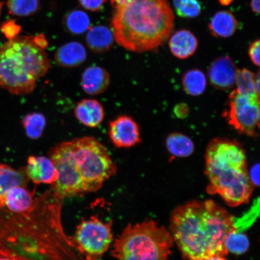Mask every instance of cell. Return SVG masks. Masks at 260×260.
Here are the masks:
<instances>
[{
  "mask_svg": "<svg viewBox=\"0 0 260 260\" xmlns=\"http://www.w3.org/2000/svg\"><path fill=\"white\" fill-rule=\"evenodd\" d=\"M64 198L51 188L24 213L0 209V256L11 260H86L61 222Z\"/></svg>",
  "mask_w": 260,
  "mask_h": 260,
  "instance_id": "6da1fadb",
  "label": "cell"
},
{
  "mask_svg": "<svg viewBox=\"0 0 260 260\" xmlns=\"http://www.w3.org/2000/svg\"><path fill=\"white\" fill-rule=\"evenodd\" d=\"M234 219L213 201H193L172 212L170 233L185 259L225 256L226 237L236 230Z\"/></svg>",
  "mask_w": 260,
  "mask_h": 260,
  "instance_id": "7a4b0ae2",
  "label": "cell"
},
{
  "mask_svg": "<svg viewBox=\"0 0 260 260\" xmlns=\"http://www.w3.org/2000/svg\"><path fill=\"white\" fill-rule=\"evenodd\" d=\"M115 9L112 22L114 38L126 50L153 51L173 31L174 15L167 0H128Z\"/></svg>",
  "mask_w": 260,
  "mask_h": 260,
  "instance_id": "3957f363",
  "label": "cell"
},
{
  "mask_svg": "<svg viewBox=\"0 0 260 260\" xmlns=\"http://www.w3.org/2000/svg\"><path fill=\"white\" fill-rule=\"evenodd\" d=\"M205 158L208 193L219 194L231 207L248 203L254 187L243 146L235 140L217 138L208 144Z\"/></svg>",
  "mask_w": 260,
  "mask_h": 260,
  "instance_id": "277c9868",
  "label": "cell"
},
{
  "mask_svg": "<svg viewBox=\"0 0 260 260\" xmlns=\"http://www.w3.org/2000/svg\"><path fill=\"white\" fill-rule=\"evenodd\" d=\"M43 35L16 37L0 47V87L15 95L34 92L37 81L50 70Z\"/></svg>",
  "mask_w": 260,
  "mask_h": 260,
  "instance_id": "5b68a950",
  "label": "cell"
},
{
  "mask_svg": "<svg viewBox=\"0 0 260 260\" xmlns=\"http://www.w3.org/2000/svg\"><path fill=\"white\" fill-rule=\"evenodd\" d=\"M174 240L165 226L152 220L129 224L114 242L115 260H170Z\"/></svg>",
  "mask_w": 260,
  "mask_h": 260,
  "instance_id": "8992f818",
  "label": "cell"
},
{
  "mask_svg": "<svg viewBox=\"0 0 260 260\" xmlns=\"http://www.w3.org/2000/svg\"><path fill=\"white\" fill-rule=\"evenodd\" d=\"M69 143L75 167L87 193L100 190L105 182L116 174V166L108 151L95 138L84 136Z\"/></svg>",
  "mask_w": 260,
  "mask_h": 260,
  "instance_id": "52a82bcc",
  "label": "cell"
},
{
  "mask_svg": "<svg viewBox=\"0 0 260 260\" xmlns=\"http://www.w3.org/2000/svg\"><path fill=\"white\" fill-rule=\"evenodd\" d=\"M78 251L86 260H99L113 241L112 223H105L92 216L83 220L71 237Z\"/></svg>",
  "mask_w": 260,
  "mask_h": 260,
  "instance_id": "ba28073f",
  "label": "cell"
},
{
  "mask_svg": "<svg viewBox=\"0 0 260 260\" xmlns=\"http://www.w3.org/2000/svg\"><path fill=\"white\" fill-rule=\"evenodd\" d=\"M259 116V95L242 93L236 89L230 93L229 109L223 116L240 134L257 137Z\"/></svg>",
  "mask_w": 260,
  "mask_h": 260,
  "instance_id": "9c48e42d",
  "label": "cell"
},
{
  "mask_svg": "<svg viewBox=\"0 0 260 260\" xmlns=\"http://www.w3.org/2000/svg\"><path fill=\"white\" fill-rule=\"evenodd\" d=\"M58 172L51 188L61 197L71 198L87 193L82 179L75 167L69 141L54 146L48 153Z\"/></svg>",
  "mask_w": 260,
  "mask_h": 260,
  "instance_id": "30bf717a",
  "label": "cell"
},
{
  "mask_svg": "<svg viewBox=\"0 0 260 260\" xmlns=\"http://www.w3.org/2000/svg\"><path fill=\"white\" fill-rule=\"evenodd\" d=\"M109 136L118 148L133 147L141 142L139 125L131 116L121 115L109 122Z\"/></svg>",
  "mask_w": 260,
  "mask_h": 260,
  "instance_id": "8fae6325",
  "label": "cell"
},
{
  "mask_svg": "<svg viewBox=\"0 0 260 260\" xmlns=\"http://www.w3.org/2000/svg\"><path fill=\"white\" fill-rule=\"evenodd\" d=\"M24 170L29 180L36 184H53L58 178L53 161L45 156H30Z\"/></svg>",
  "mask_w": 260,
  "mask_h": 260,
  "instance_id": "7c38bea8",
  "label": "cell"
},
{
  "mask_svg": "<svg viewBox=\"0 0 260 260\" xmlns=\"http://www.w3.org/2000/svg\"><path fill=\"white\" fill-rule=\"evenodd\" d=\"M237 70L229 56L216 58L211 64L208 74L210 83L217 89L229 90L235 85Z\"/></svg>",
  "mask_w": 260,
  "mask_h": 260,
  "instance_id": "4fadbf2b",
  "label": "cell"
},
{
  "mask_svg": "<svg viewBox=\"0 0 260 260\" xmlns=\"http://www.w3.org/2000/svg\"><path fill=\"white\" fill-rule=\"evenodd\" d=\"M110 84L108 71L96 65L87 68L81 77V87L89 95H98L105 92Z\"/></svg>",
  "mask_w": 260,
  "mask_h": 260,
  "instance_id": "5bb4252c",
  "label": "cell"
},
{
  "mask_svg": "<svg viewBox=\"0 0 260 260\" xmlns=\"http://www.w3.org/2000/svg\"><path fill=\"white\" fill-rule=\"evenodd\" d=\"M74 113L78 121L90 128L99 126L105 118V110L102 104L94 99L81 100L77 104Z\"/></svg>",
  "mask_w": 260,
  "mask_h": 260,
  "instance_id": "9a60e30c",
  "label": "cell"
},
{
  "mask_svg": "<svg viewBox=\"0 0 260 260\" xmlns=\"http://www.w3.org/2000/svg\"><path fill=\"white\" fill-rule=\"evenodd\" d=\"M36 188L30 191L25 187L16 186L8 191L5 196V208L10 212L21 214L28 212L34 207Z\"/></svg>",
  "mask_w": 260,
  "mask_h": 260,
  "instance_id": "2e32d148",
  "label": "cell"
},
{
  "mask_svg": "<svg viewBox=\"0 0 260 260\" xmlns=\"http://www.w3.org/2000/svg\"><path fill=\"white\" fill-rule=\"evenodd\" d=\"M86 57V51L83 45L79 42H71L57 49L54 59L60 67L73 68L83 63Z\"/></svg>",
  "mask_w": 260,
  "mask_h": 260,
  "instance_id": "e0dca14e",
  "label": "cell"
},
{
  "mask_svg": "<svg viewBox=\"0 0 260 260\" xmlns=\"http://www.w3.org/2000/svg\"><path fill=\"white\" fill-rule=\"evenodd\" d=\"M198 45L197 38L192 32L186 30L175 32L169 42L172 54L180 59H186L192 56Z\"/></svg>",
  "mask_w": 260,
  "mask_h": 260,
  "instance_id": "ac0fdd59",
  "label": "cell"
},
{
  "mask_svg": "<svg viewBox=\"0 0 260 260\" xmlns=\"http://www.w3.org/2000/svg\"><path fill=\"white\" fill-rule=\"evenodd\" d=\"M30 180L24 169L16 170L7 165L0 164V203L5 208V196L12 188L16 186L27 187Z\"/></svg>",
  "mask_w": 260,
  "mask_h": 260,
  "instance_id": "d6986e66",
  "label": "cell"
},
{
  "mask_svg": "<svg viewBox=\"0 0 260 260\" xmlns=\"http://www.w3.org/2000/svg\"><path fill=\"white\" fill-rule=\"evenodd\" d=\"M113 31L105 26H95L90 28L86 35L87 46L93 53H105L113 45Z\"/></svg>",
  "mask_w": 260,
  "mask_h": 260,
  "instance_id": "ffe728a7",
  "label": "cell"
},
{
  "mask_svg": "<svg viewBox=\"0 0 260 260\" xmlns=\"http://www.w3.org/2000/svg\"><path fill=\"white\" fill-rule=\"evenodd\" d=\"M238 22L232 12L222 11L213 16L209 24V29L214 37L228 38L236 32Z\"/></svg>",
  "mask_w": 260,
  "mask_h": 260,
  "instance_id": "44dd1931",
  "label": "cell"
},
{
  "mask_svg": "<svg viewBox=\"0 0 260 260\" xmlns=\"http://www.w3.org/2000/svg\"><path fill=\"white\" fill-rule=\"evenodd\" d=\"M166 146L172 157L185 158L189 157L194 150V143L186 135L173 133L166 139Z\"/></svg>",
  "mask_w": 260,
  "mask_h": 260,
  "instance_id": "7402d4cb",
  "label": "cell"
},
{
  "mask_svg": "<svg viewBox=\"0 0 260 260\" xmlns=\"http://www.w3.org/2000/svg\"><path fill=\"white\" fill-rule=\"evenodd\" d=\"M182 84L184 92L188 95L200 96L206 89V77L200 70H191L183 75Z\"/></svg>",
  "mask_w": 260,
  "mask_h": 260,
  "instance_id": "603a6c76",
  "label": "cell"
},
{
  "mask_svg": "<svg viewBox=\"0 0 260 260\" xmlns=\"http://www.w3.org/2000/svg\"><path fill=\"white\" fill-rule=\"evenodd\" d=\"M237 88L238 92L252 95L256 94L259 96V75L253 74L248 70H237L236 79Z\"/></svg>",
  "mask_w": 260,
  "mask_h": 260,
  "instance_id": "cb8c5ba5",
  "label": "cell"
},
{
  "mask_svg": "<svg viewBox=\"0 0 260 260\" xmlns=\"http://www.w3.org/2000/svg\"><path fill=\"white\" fill-rule=\"evenodd\" d=\"M22 123L27 137L32 140H38L43 135L47 121L43 114L32 112L26 115Z\"/></svg>",
  "mask_w": 260,
  "mask_h": 260,
  "instance_id": "d4e9b609",
  "label": "cell"
},
{
  "mask_svg": "<svg viewBox=\"0 0 260 260\" xmlns=\"http://www.w3.org/2000/svg\"><path fill=\"white\" fill-rule=\"evenodd\" d=\"M249 247V239L245 234L236 230L229 234L226 237L225 248L229 253L242 255L248 251Z\"/></svg>",
  "mask_w": 260,
  "mask_h": 260,
  "instance_id": "484cf974",
  "label": "cell"
},
{
  "mask_svg": "<svg viewBox=\"0 0 260 260\" xmlns=\"http://www.w3.org/2000/svg\"><path fill=\"white\" fill-rule=\"evenodd\" d=\"M66 24L68 30L73 34H82L89 27V18L85 12L74 11L67 16Z\"/></svg>",
  "mask_w": 260,
  "mask_h": 260,
  "instance_id": "4316f807",
  "label": "cell"
},
{
  "mask_svg": "<svg viewBox=\"0 0 260 260\" xmlns=\"http://www.w3.org/2000/svg\"><path fill=\"white\" fill-rule=\"evenodd\" d=\"M40 6L39 0H8V7L12 14L25 16L34 14Z\"/></svg>",
  "mask_w": 260,
  "mask_h": 260,
  "instance_id": "83f0119b",
  "label": "cell"
},
{
  "mask_svg": "<svg viewBox=\"0 0 260 260\" xmlns=\"http://www.w3.org/2000/svg\"><path fill=\"white\" fill-rule=\"evenodd\" d=\"M256 214H259V198L257 202L253 204L251 209L242 218L234 219V225L236 231L241 232V231L248 229L258 216V214L256 215Z\"/></svg>",
  "mask_w": 260,
  "mask_h": 260,
  "instance_id": "f1b7e54d",
  "label": "cell"
},
{
  "mask_svg": "<svg viewBox=\"0 0 260 260\" xmlns=\"http://www.w3.org/2000/svg\"><path fill=\"white\" fill-rule=\"evenodd\" d=\"M176 9L178 15L183 18H192L200 14L201 6L198 0H187Z\"/></svg>",
  "mask_w": 260,
  "mask_h": 260,
  "instance_id": "f546056e",
  "label": "cell"
},
{
  "mask_svg": "<svg viewBox=\"0 0 260 260\" xmlns=\"http://www.w3.org/2000/svg\"><path fill=\"white\" fill-rule=\"evenodd\" d=\"M259 51L260 41L258 40L253 42L250 45L248 51L250 59H251L252 63L258 67H259L260 63Z\"/></svg>",
  "mask_w": 260,
  "mask_h": 260,
  "instance_id": "4dcf8cb0",
  "label": "cell"
},
{
  "mask_svg": "<svg viewBox=\"0 0 260 260\" xmlns=\"http://www.w3.org/2000/svg\"><path fill=\"white\" fill-rule=\"evenodd\" d=\"M2 30L6 37L11 40L16 37V35L20 30V27L16 25L14 21H8L2 26Z\"/></svg>",
  "mask_w": 260,
  "mask_h": 260,
  "instance_id": "1f68e13d",
  "label": "cell"
},
{
  "mask_svg": "<svg viewBox=\"0 0 260 260\" xmlns=\"http://www.w3.org/2000/svg\"><path fill=\"white\" fill-rule=\"evenodd\" d=\"M84 8L90 11H99L106 0H79Z\"/></svg>",
  "mask_w": 260,
  "mask_h": 260,
  "instance_id": "d6a6232c",
  "label": "cell"
},
{
  "mask_svg": "<svg viewBox=\"0 0 260 260\" xmlns=\"http://www.w3.org/2000/svg\"><path fill=\"white\" fill-rule=\"evenodd\" d=\"M259 165L256 164L253 166L249 172L250 180L253 187L258 186L259 184Z\"/></svg>",
  "mask_w": 260,
  "mask_h": 260,
  "instance_id": "836d02e7",
  "label": "cell"
},
{
  "mask_svg": "<svg viewBox=\"0 0 260 260\" xmlns=\"http://www.w3.org/2000/svg\"><path fill=\"white\" fill-rule=\"evenodd\" d=\"M189 113V109L186 104L180 103L175 106L174 108V113L178 118L183 119L186 118Z\"/></svg>",
  "mask_w": 260,
  "mask_h": 260,
  "instance_id": "e575fe53",
  "label": "cell"
},
{
  "mask_svg": "<svg viewBox=\"0 0 260 260\" xmlns=\"http://www.w3.org/2000/svg\"><path fill=\"white\" fill-rule=\"evenodd\" d=\"M251 7L255 14H259V0H251Z\"/></svg>",
  "mask_w": 260,
  "mask_h": 260,
  "instance_id": "d590c367",
  "label": "cell"
},
{
  "mask_svg": "<svg viewBox=\"0 0 260 260\" xmlns=\"http://www.w3.org/2000/svg\"><path fill=\"white\" fill-rule=\"evenodd\" d=\"M112 2V4L115 8L118 6H121L125 4L126 2H127L128 0H110Z\"/></svg>",
  "mask_w": 260,
  "mask_h": 260,
  "instance_id": "8d00e7d4",
  "label": "cell"
},
{
  "mask_svg": "<svg viewBox=\"0 0 260 260\" xmlns=\"http://www.w3.org/2000/svg\"><path fill=\"white\" fill-rule=\"evenodd\" d=\"M206 260H227L224 256H212V257L207 259Z\"/></svg>",
  "mask_w": 260,
  "mask_h": 260,
  "instance_id": "74e56055",
  "label": "cell"
},
{
  "mask_svg": "<svg viewBox=\"0 0 260 260\" xmlns=\"http://www.w3.org/2000/svg\"><path fill=\"white\" fill-rule=\"evenodd\" d=\"M219 2L222 5L228 6L232 3L233 0H219Z\"/></svg>",
  "mask_w": 260,
  "mask_h": 260,
  "instance_id": "f35d334b",
  "label": "cell"
},
{
  "mask_svg": "<svg viewBox=\"0 0 260 260\" xmlns=\"http://www.w3.org/2000/svg\"><path fill=\"white\" fill-rule=\"evenodd\" d=\"M0 260H11L9 258H6V257H3V256H0Z\"/></svg>",
  "mask_w": 260,
  "mask_h": 260,
  "instance_id": "ab89813d",
  "label": "cell"
},
{
  "mask_svg": "<svg viewBox=\"0 0 260 260\" xmlns=\"http://www.w3.org/2000/svg\"><path fill=\"white\" fill-rule=\"evenodd\" d=\"M3 3L0 2V14H1V12H2V8H3Z\"/></svg>",
  "mask_w": 260,
  "mask_h": 260,
  "instance_id": "60d3db41",
  "label": "cell"
},
{
  "mask_svg": "<svg viewBox=\"0 0 260 260\" xmlns=\"http://www.w3.org/2000/svg\"><path fill=\"white\" fill-rule=\"evenodd\" d=\"M0 209H3V208L2 206L1 203H0Z\"/></svg>",
  "mask_w": 260,
  "mask_h": 260,
  "instance_id": "b9f144b4",
  "label": "cell"
}]
</instances>
